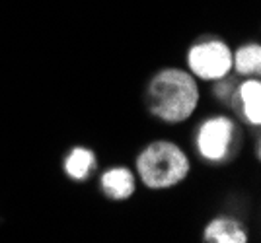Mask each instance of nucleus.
Instances as JSON below:
<instances>
[{
  "label": "nucleus",
  "mask_w": 261,
  "mask_h": 243,
  "mask_svg": "<svg viewBox=\"0 0 261 243\" xmlns=\"http://www.w3.org/2000/svg\"><path fill=\"white\" fill-rule=\"evenodd\" d=\"M199 103L195 78L179 68H164L146 88V105L164 123L187 121Z\"/></svg>",
  "instance_id": "f257e3e1"
},
{
  "label": "nucleus",
  "mask_w": 261,
  "mask_h": 243,
  "mask_svg": "<svg viewBox=\"0 0 261 243\" xmlns=\"http://www.w3.org/2000/svg\"><path fill=\"white\" fill-rule=\"evenodd\" d=\"M137 169L148 189H170L187 177L191 164L175 142L156 140L139 154Z\"/></svg>",
  "instance_id": "f03ea898"
},
{
  "label": "nucleus",
  "mask_w": 261,
  "mask_h": 243,
  "mask_svg": "<svg viewBox=\"0 0 261 243\" xmlns=\"http://www.w3.org/2000/svg\"><path fill=\"white\" fill-rule=\"evenodd\" d=\"M187 65L201 80H222L232 70V51L218 39L201 41L189 49Z\"/></svg>",
  "instance_id": "7ed1b4c3"
},
{
  "label": "nucleus",
  "mask_w": 261,
  "mask_h": 243,
  "mask_svg": "<svg viewBox=\"0 0 261 243\" xmlns=\"http://www.w3.org/2000/svg\"><path fill=\"white\" fill-rule=\"evenodd\" d=\"M234 138V123L228 117H211L197 133V150L208 162H222Z\"/></svg>",
  "instance_id": "20e7f679"
},
{
  "label": "nucleus",
  "mask_w": 261,
  "mask_h": 243,
  "mask_svg": "<svg viewBox=\"0 0 261 243\" xmlns=\"http://www.w3.org/2000/svg\"><path fill=\"white\" fill-rule=\"evenodd\" d=\"M101 189L111 200H125L135 193V175L127 167H111L101 177Z\"/></svg>",
  "instance_id": "39448f33"
},
{
  "label": "nucleus",
  "mask_w": 261,
  "mask_h": 243,
  "mask_svg": "<svg viewBox=\"0 0 261 243\" xmlns=\"http://www.w3.org/2000/svg\"><path fill=\"white\" fill-rule=\"evenodd\" d=\"M205 241L208 243H246L248 233L240 226V222L232 218H215L208 222L203 233Z\"/></svg>",
  "instance_id": "423d86ee"
},
{
  "label": "nucleus",
  "mask_w": 261,
  "mask_h": 243,
  "mask_svg": "<svg viewBox=\"0 0 261 243\" xmlns=\"http://www.w3.org/2000/svg\"><path fill=\"white\" fill-rule=\"evenodd\" d=\"M240 100L244 117L251 125L261 123V84L259 80H246L240 88Z\"/></svg>",
  "instance_id": "0eeeda50"
},
{
  "label": "nucleus",
  "mask_w": 261,
  "mask_h": 243,
  "mask_svg": "<svg viewBox=\"0 0 261 243\" xmlns=\"http://www.w3.org/2000/svg\"><path fill=\"white\" fill-rule=\"evenodd\" d=\"M94 167H96V156L84 146L72 148V152L66 156L65 160V171L76 181L86 179Z\"/></svg>",
  "instance_id": "6e6552de"
},
{
  "label": "nucleus",
  "mask_w": 261,
  "mask_h": 243,
  "mask_svg": "<svg viewBox=\"0 0 261 243\" xmlns=\"http://www.w3.org/2000/svg\"><path fill=\"white\" fill-rule=\"evenodd\" d=\"M232 67L238 74H259L261 70V47L257 43H248L232 53Z\"/></svg>",
  "instance_id": "1a4fd4ad"
}]
</instances>
